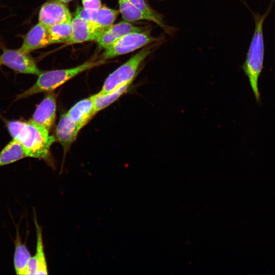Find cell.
<instances>
[{
	"mask_svg": "<svg viewBox=\"0 0 275 275\" xmlns=\"http://www.w3.org/2000/svg\"><path fill=\"white\" fill-rule=\"evenodd\" d=\"M7 126L12 139L20 144L26 157L50 161V148L56 139L49 130L31 120L10 121Z\"/></svg>",
	"mask_w": 275,
	"mask_h": 275,
	"instance_id": "6da1fadb",
	"label": "cell"
},
{
	"mask_svg": "<svg viewBox=\"0 0 275 275\" xmlns=\"http://www.w3.org/2000/svg\"><path fill=\"white\" fill-rule=\"evenodd\" d=\"M274 2L275 0H271L268 9L262 15L252 12L255 22V30L245 60L242 66L245 74L249 79L255 99L258 103L260 102L258 80L263 68L265 52L263 25Z\"/></svg>",
	"mask_w": 275,
	"mask_h": 275,
	"instance_id": "7a4b0ae2",
	"label": "cell"
},
{
	"mask_svg": "<svg viewBox=\"0 0 275 275\" xmlns=\"http://www.w3.org/2000/svg\"><path fill=\"white\" fill-rule=\"evenodd\" d=\"M106 63V61L100 58H93L73 68L41 72L34 84L18 94L15 100L25 99L39 93L53 91L78 74Z\"/></svg>",
	"mask_w": 275,
	"mask_h": 275,
	"instance_id": "3957f363",
	"label": "cell"
},
{
	"mask_svg": "<svg viewBox=\"0 0 275 275\" xmlns=\"http://www.w3.org/2000/svg\"><path fill=\"white\" fill-rule=\"evenodd\" d=\"M154 46L155 44L143 48L111 73L106 78L101 90L98 93L106 94L126 83L132 82L141 65L151 54Z\"/></svg>",
	"mask_w": 275,
	"mask_h": 275,
	"instance_id": "277c9868",
	"label": "cell"
},
{
	"mask_svg": "<svg viewBox=\"0 0 275 275\" xmlns=\"http://www.w3.org/2000/svg\"><path fill=\"white\" fill-rule=\"evenodd\" d=\"M157 40L158 39L146 32L130 33L120 37L105 48L100 58L106 61L132 52Z\"/></svg>",
	"mask_w": 275,
	"mask_h": 275,
	"instance_id": "5b68a950",
	"label": "cell"
},
{
	"mask_svg": "<svg viewBox=\"0 0 275 275\" xmlns=\"http://www.w3.org/2000/svg\"><path fill=\"white\" fill-rule=\"evenodd\" d=\"M0 59L2 65L18 73L38 75L41 72L30 53L20 48L4 49Z\"/></svg>",
	"mask_w": 275,
	"mask_h": 275,
	"instance_id": "8992f818",
	"label": "cell"
},
{
	"mask_svg": "<svg viewBox=\"0 0 275 275\" xmlns=\"http://www.w3.org/2000/svg\"><path fill=\"white\" fill-rule=\"evenodd\" d=\"M45 93L44 97L37 106L30 120L50 131L56 122L57 95L54 91Z\"/></svg>",
	"mask_w": 275,
	"mask_h": 275,
	"instance_id": "52a82bcc",
	"label": "cell"
},
{
	"mask_svg": "<svg viewBox=\"0 0 275 275\" xmlns=\"http://www.w3.org/2000/svg\"><path fill=\"white\" fill-rule=\"evenodd\" d=\"M71 14L65 3L51 0L44 4L39 12V22L46 27L71 21Z\"/></svg>",
	"mask_w": 275,
	"mask_h": 275,
	"instance_id": "ba28073f",
	"label": "cell"
},
{
	"mask_svg": "<svg viewBox=\"0 0 275 275\" xmlns=\"http://www.w3.org/2000/svg\"><path fill=\"white\" fill-rule=\"evenodd\" d=\"M72 33L68 44L80 43L96 40L107 29L94 23L75 16L71 20Z\"/></svg>",
	"mask_w": 275,
	"mask_h": 275,
	"instance_id": "9c48e42d",
	"label": "cell"
},
{
	"mask_svg": "<svg viewBox=\"0 0 275 275\" xmlns=\"http://www.w3.org/2000/svg\"><path fill=\"white\" fill-rule=\"evenodd\" d=\"M34 219L37 235L36 249L35 254L31 257L29 261L26 269V275L48 274V272L43 240L42 227L38 223L35 213H34Z\"/></svg>",
	"mask_w": 275,
	"mask_h": 275,
	"instance_id": "30bf717a",
	"label": "cell"
},
{
	"mask_svg": "<svg viewBox=\"0 0 275 275\" xmlns=\"http://www.w3.org/2000/svg\"><path fill=\"white\" fill-rule=\"evenodd\" d=\"M80 130L67 113L62 115L55 129L54 138L62 146L64 154L69 150Z\"/></svg>",
	"mask_w": 275,
	"mask_h": 275,
	"instance_id": "8fae6325",
	"label": "cell"
},
{
	"mask_svg": "<svg viewBox=\"0 0 275 275\" xmlns=\"http://www.w3.org/2000/svg\"><path fill=\"white\" fill-rule=\"evenodd\" d=\"M119 13V11L106 7H101L92 10H86L84 8L78 7L76 10L75 16L107 28L113 24Z\"/></svg>",
	"mask_w": 275,
	"mask_h": 275,
	"instance_id": "7c38bea8",
	"label": "cell"
},
{
	"mask_svg": "<svg viewBox=\"0 0 275 275\" xmlns=\"http://www.w3.org/2000/svg\"><path fill=\"white\" fill-rule=\"evenodd\" d=\"M48 28L38 22L25 34L20 49L29 52L50 44Z\"/></svg>",
	"mask_w": 275,
	"mask_h": 275,
	"instance_id": "4fadbf2b",
	"label": "cell"
},
{
	"mask_svg": "<svg viewBox=\"0 0 275 275\" xmlns=\"http://www.w3.org/2000/svg\"><path fill=\"white\" fill-rule=\"evenodd\" d=\"M66 113L81 129L95 115L93 95L78 101Z\"/></svg>",
	"mask_w": 275,
	"mask_h": 275,
	"instance_id": "5bb4252c",
	"label": "cell"
},
{
	"mask_svg": "<svg viewBox=\"0 0 275 275\" xmlns=\"http://www.w3.org/2000/svg\"><path fill=\"white\" fill-rule=\"evenodd\" d=\"M14 245L13 262L15 273L19 275H26L28 264L32 256L26 245L22 242L18 230Z\"/></svg>",
	"mask_w": 275,
	"mask_h": 275,
	"instance_id": "9a60e30c",
	"label": "cell"
},
{
	"mask_svg": "<svg viewBox=\"0 0 275 275\" xmlns=\"http://www.w3.org/2000/svg\"><path fill=\"white\" fill-rule=\"evenodd\" d=\"M132 82L126 83L117 89L104 94L97 93L93 95L94 113L96 115L116 101L128 89Z\"/></svg>",
	"mask_w": 275,
	"mask_h": 275,
	"instance_id": "2e32d148",
	"label": "cell"
},
{
	"mask_svg": "<svg viewBox=\"0 0 275 275\" xmlns=\"http://www.w3.org/2000/svg\"><path fill=\"white\" fill-rule=\"evenodd\" d=\"M26 157L19 143L12 139L0 152V167Z\"/></svg>",
	"mask_w": 275,
	"mask_h": 275,
	"instance_id": "e0dca14e",
	"label": "cell"
},
{
	"mask_svg": "<svg viewBox=\"0 0 275 275\" xmlns=\"http://www.w3.org/2000/svg\"><path fill=\"white\" fill-rule=\"evenodd\" d=\"M48 33L51 44L69 43L72 33L71 21L59 23L48 28Z\"/></svg>",
	"mask_w": 275,
	"mask_h": 275,
	"instance_id": "ac0fdd59",
	"label": "cell"
},
{
	"mask_svg": "<svg viewBox=\"0 0 275 275\" xmlns=\"http://www.w3.org/2000/svg\"><path fill=\"white\" fill-rule=\"evenodd\" d=\"M118 2L120 12L125 21L130 22L146 20L153 21L149 16L133 5L128 0H118Z\"/></svg>",
	"mask_w": 275,
	"mask_h": 275,
	"instance_id": "d6986e66",
	"label": "cell"
},
{
	"mask_svg": "<svg viewBox=\"0 0 275 275\" xmlns=\"http://www.w3.org/2000/svg\"><path fill=\"white\" fill-rule=\"evenodd\" d=\"M128 1L137 8L149 16L152 19L153 22L156 23L163 29L168 30V26L165 24L161 16L149 7L145 0Z\"/></svg>",
	"mask_w": 275,
	"mask_h": 275,
	"instance_id": "ffe728a7",
	"label": "cell"
},
{
	"mask_svg": "<svg viewBox=\"0 0 275 275\" xmlns=\"http://www.w3.org/2000/svg\"><path fill=\"white\" fill-rule=\"evenodd\" d=\"M118 39L122 36L136 32H142V29L129 23L128 21H121L117 24H112L107 28Z\"/></svg>",
	"mask_w": 275,
	"mask_h": 275,
	"instance_id": "44dd1931",
	"label": "cell"
},
{
	"mask_svg": "<svg viewBox=\"0 0 275 275\" xmlns=\"http://www.w3.org/2000/svg\"><path fill=\"white\" fill-rule=\"evenodd\" d=\"M83 8L86 10L96 9L100 8V0H82Z\"/></svg>",
	"mask_w": 275,
	"mask_h": 275,
	"instance_id": "7402d4cb",
	"label": "cell"
},
{
	"mask_svg": "<svg viewBox=\"0 0 275 275\" xmlns=\"http://www.w3.org/2000/svg\"><path fill=\"white\" fill-rule=\"evenodd\" d=\"M56 1H59V2H62L63 3H68L70 1H71L72 0H56Z\"/></svg>",
	"mask_w": 275,
	"mask_h": 275,
	"instance_id": "603a6c76",
	"label": "cell"
},
{
	"mask_svg": "<svg viewBox=\"0 0 275 275\" xmlns=\"http://www.w3.org/2000/svg\"><path fill=\"white\" fill-rule=\"evenodd\" d=\"M2 64H1V59H0V65H1Z\"/></svg>",
	"mask_w": 275,
	"mask_h": 275,
	"instance_id": "cb8c5ba5",
	"label": "cell"
}]
</instances>
